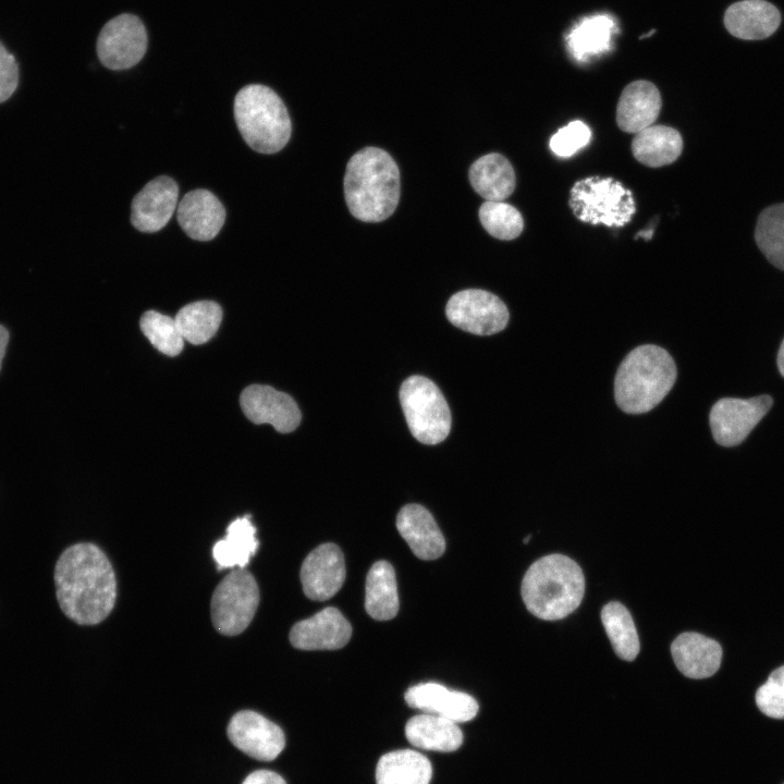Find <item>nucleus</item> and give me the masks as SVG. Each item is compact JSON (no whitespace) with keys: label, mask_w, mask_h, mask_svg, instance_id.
Here are the masks:
<instances>
[{"label":"nucleus","mask_w":784,"mask_h":784,"mask_svg":"<svg viewBox=\"0 0 784 784\" xmlns=\"http://www.w3.org/2000/svg\"><path fill=\"white\" fill-rule=\"evenodd\" d=\"M242 784H286V782L273 771L257 770L248 774Z\"/></svg>","instance_id":"nucleus-38"},{"label":"nucleus","mask_w":784,"mask_h":784,"mask_svg":"<svg viewBox=\"0 0 784 784\" xmlns=\"http://www.w3.org/2000/svg\"><path fill=\"white\" fill-rule=\"evenodd\" d=\"M616 30V22L609 14L584 17L567 34V50L576 61H587L611 49L612 37Z\"/></svg>","instance_id":"nucleus-25"},{"label":"nucleus","mask_w":784,"mask_h":784,"mask_svg":"<svg viewBox=\"0 0 784 784\" xmlns=\"http://www.w3.org/2000/svg\"><path fill=\"white\" fill-rule=\"evenodd\" d=\"M257 548L256 528L247 515L229 525L225 537L215 543L212 555L218 569L244 568Z\"/></svg>","instance_id":"nucleus-29"},{"label":"nucleus","mask_w":784,"mask_h":784,"mask_svg":"<svg viewBox=\"0 0 784 784\" xmlns=\"http://www.w3.org/2000/svg\"><path fill=\"white\" fill-rule=\"evenodd\" d=\"M468 177L475 192L486 200L502 201L515 189V172L502 155L491 152L478 158L469 168Z\"/></svg>","instance_id":"nucleus-23"},{"label":"nucleus","mask_w":784,"mask_h":784,"mask_svg":"<svg viewBox=\"0 0 784 784\" xmlns=\"http://www.w3.org/2000/svg\"><path fill=\"white\" fill-rule=\"evenodd\" d=\"M182 230L193 240L210 241L218 235L225 209L218 197L207 189H194L184 195L176 212Z\"/></svg>","instance_id":"nucleus-18"},{"label":"nucleus","mask_w":784,"mask_h":784,"mask_svg":"<svg viewBox=\"0 0 784 784\" xmlns=\"http://www.w3.org/2000/svg\"><path fill=\"white\" fill-rule=\"evenodd\" d=\"M682 150L679 132L665 125H651L636 133L632 142V152L636 160L651 168L673 163Z\"/></svg>","instance_id":"nucleus-26"},{"label":"nucleus","mask_w":784,"mask_h":784,"mask_svg":"<svg viewBox=\"0 0 784 784\" xmlns=\"http://www.w3.org/2000/svg\"><path fill=\"white\" fill-rule=\"evenodd\" d=\"M405 735L413 746L425 750L452 752L463 744V733L455 722L431 713L411 718Z\"/></svg>","instance_id":"nucleus-24"},{"label":"nucleus","mask_w":784,"mask_h":784,"mask_svg":"<svg viewBox=\"0 0 784 784\" xmlns=\"http://www.w3.org/2000/svg\"><path fill=\"white\" fill-rule=\"evenodd\" d=\"M259 604L255 577L244 568H234L216 587L211 598V620L222 635L241 634L252 622Z\"/></svg>","instance_id":"nucleus-8"},{"label":"nucleus","mask_w":784,"mask_h":784,"mask_svg":"<svg viewBox=\"0 0 784 784\" xmlns=\"http://www.w3.org/2000/svg\"><path fill=\"white\" fill-rule=\"evenodd\" d=\"M755 241L768 261L784 271V203L771 205L759 213Z\"/></svg>","instance_id":"nucleus-32"},{"label":"nucleus","mask_w":784,"mask_h":784,"mask_svg":"<svg viewBox=\"0 0 784 784\" xmlns=\"http://www.w3.org/2000/svg\"><path fill=\"white\" fill-rule=\"evenodd\" d=\"M179 197L176 182L166 175L148 182L132 201L131 222L140 232L161 230L174 213Z\"/></svg>","instance_id":"nucleus-15"},{"label":"nucleus","mask_w":784,"mask_h":784,"mask_svg":"<svg viewBox=\"0 0 784 784\" xmlns=\"http://www.w3.org/2000/svg\"><path fill=\"white\" fill-rule=\"evenodd\" d=\"M773 404L769 395L747 400L724 397L711 408L709 415L713 439L723 446L742 443Z\"/></svg>","instance_id":"nucleus-11"},{"label":"nucleus","mask_w":784,"mask_h":784,"mask_svg":"<svg viewBox=\"0 0 784 784\" xmlns=\"http://www.w3.org/2000/svg\"><path fill=\"white\" fill-rule=\"evenodd\" d=\"M19 85V65L12 53L0 41V103L15 93Z\"/></svg>","instance_id":"nucleus-37"},{"label":"nucleus","mask_w":784,"mask_h":784,"mask_svg":"<svg viewBox=\"0 0 784 784\" xmlns=\"http://www.w3.org/2000/svg\"><path fill=\"white\" fill-rule=\"evenodd\" d=\"M57 599L63 613L81 625H95L112 611L117 580L106 554L94 543H76L54 568Z\"/></svg>","instance_id":"nucleus-1"},{"label":"nucleus","mask_w":784,"mask_h":784,"mask_svg":"<svg viewBox=\"0 0 784 784\" xmlns=\"http://www.w3.org/2000/svg\"><path fill=\"white\" fill-rule=\"evenodd\" d=\"M520 591L531 614L546 621L561 620L579 607L585 578L575 561L563 554H550L529 566Z\"/></svg>","instance_id":"nucleus-3"},{"label":"nucleus","mask_w":784,"mask_h":784,"mask_svg":"<svg viewBox=\"0 0 784 784\" xmlns=\"http://www.w3.org/2000/svg\"><path fill=\"white\" fill-rule=\"evenodd\" d=\"M777 367L780 373L784 377V340L782 341L777 353Z\"/></svg>","instance_id":"nucleus-40"},{"label":"nucleus","mask_w":784,"mask_h":784,"mask_svg":"<svg viewBox=\"0 0 784 784\" xmlns=\"http://www.w3.org/2000/svg\"><path fill=\"white\" fill-rule=\"evenodd\" d=\"M661 106L660 91L651 82H632L623 89L617 102V126L623 132L636 134L653 125Z\"/></svg>","instance_id":"nucleus-21"},{"label":"nucleus","mask_w":784,"mask_h":784,"mask_svg":"<svg viewBox=\"0 0 784 784\" xmlns=\"http://www.w3.org/2000/svg\"><path fill=\"white\" fill-rule=\"evenodd\" d=\"M756 703L767 716L784 719V665L773 671L758 688Z\"/></svg>","instance_id":"nucleus-35"},{"label":"nucleus","mask_w":784,"mask_h":784,"mask_svg":"<svg viewBox=\"0 0 784 784\" xmlns=\"http://www.w3.org/2000/svg\"><path fill=\"white\" fill-rule=\"evenodd\" d=\"M601 621L616 656L633 661L640 646L629 611L620 602H609L601 610Z\"/></svg>","instance_id":"nucleus-31"},{"label":"nucleus","mask_w":784,"mask_h":784,"mask_svg":"<svg viewBox=\"0 0 784 784\" xmlns=\"http://www.w3.org/2000/svg\"><path fill=\"white\" fill-rule=\"evenodd\" d=\"M671 653L678 671L695 679L712 676L722 660L718 641L693 632L678 635L671 645Z\"/></svg>","instance_id":"nucleus-22"},{"label":"nucleus","mask_w":784,"mask_h":784,"mask_svg":"<svg viewBox=\"0 0 784 784\" xmlns=\"http://www.w3.org/2000/svg\"><path fill=\"white\" fill-rule=\"evenodd\" d=\"M139 323L145 336L158 351L168 356H176L182 352L185 340L173 318L148 310Z\"/></svg>","instance_id":"nucleus-34"},{"label":"nucleus","mask_w":784,"mask_h":784,"mask_svg":"<svg viewBox=\"0 0 784 784\" xmlns=\"http://www.w3.org/2000/svg\"><path fill=\"white\" fill-rule=\"evenodd\" d=\"M365 609L377 621L391 620L399 611L395 572L387 561L376 562L367 574Z\"/></svg>","instance_id":"nucleus-28"},{"label":"nucleus","mask_w":784,"mask_h":784,"mask_svg":"<svg viewBox=\"0 0 784 784\" xmlns=\"http://www.w3.org/2000/svg\"><path fill=\"white\" fill-rule=\"evenodd\" d=\"M228 736L241 751L261 761L273 760L285 746L281 727L250 710L240 711L231 718Z\"/></svg>","instance_id":"nucleus-12"},{"label":"nucleus","mask_w":784,"mask_h":784,"mask_svg":"<svg viewBox=\"0 0 784 784\" xmlns=\"http://www.w3.org/2000/svg\"><path fill=\"white\" fill-rule=\"evenodd\" d=\"M591 138L590 128L581 121H572L560 128L550 139V149L559 157H571L585 147Z\"/></svg>","instance_id":"nucleus-36"},{"label":"nucleus","mask_w":784,"mask_h":784,"mask_svg":"<svg viewBox=\"0 0 784 784\" xmlns=\"http://www.w3.org/2000/svg\"><path fill=\"white\" fill-rule=\"evenodd\" d=\"M781 24L779 9L765 0H740L724 13L727 32L743 40H761L775 33Z\"/></svg>","instance_id":"nucleus-20"},{"label":"nucleus","mask_w":784,"mask_h":784,"mask_svg":"<svg viewBox=\"0 0 784 784\" xmlns=\"http://www.w3.org/2000/svg\"><path fill=\"white\" fill-rule=\"evenodd\" d=\"M400 401L415 439L424 444H437L446 439L451 413L436 383L422 376H412L401 385Z\"/></svg>","instance_id":"nucleus-6"},{"label":"nucleus","mask_w":784,"mask_h":784,"mask_svg":"<svg viewBox=\"0 0 784 784\" xmlns=\"http://www.w3.org/2000/svg\"><path fill=\"white\" fill-rule=\"evenodd\" d=\"M400 171L383 149L366 147L354 154L344 175V196L351 213L365 222H380L396 209Z\"/></svg>","instance_id":"nucleus-2"},{"label":"nucleus","mask_w":784,"mask_h":784,"mask_svg":"<svg viewBox=\"0 0 784 784\" xmlns=\"http://www.w3.org/2000/svg\"><path fill=\"white\" fill-rule=\"evenodd\" d=\"M478 216L485 230L499 240H514L524 229L520 212L503 201H485L479 208Z\"/></svg>","instance_id":"nucleus-33"},{"label":"nucleus","mask_w":784,"mask_h":784,"mask_svg":"<svg viewBox=\"0 0 784 784\" xmlns=\"http://www.w3.org/2000/svg\"><path fill=\"white\" fill-rule=\"evenodd\" d=\"M396 528L417 558L436 560L443 554L444 537L430 512L422 505L403 506L396 516Z\"/></svg>","instance_id":"nucleus-19"},{"label":"nucleus","mask_w":784,"mask_h":784,"mask_svg":"<svg viewBox=\"0 0 784 784\" xmlns=\"http://www.w3.org/2000/svg\"><path fill=\"white\" fill-rule=\"evenodd\" d=\"M676 376V365L664 348L640 345L627 354L617 369L614 380L616 404L627 414L649 412L670 392Z\"/></svg>","instance_id":"nucleus-4"},{"label":"nucleus","mask_w":784,"mask_h":784,"mask_svg":"<svg viewBox=\"0 0 784 784\" xmlns=\"http://www.w3.org/2000/svg\"><path fill=\"white\" fill-rule=\"evenodd\" d=\"M147 49V33L135 15L121 14L105 24L97 39V54L110 70H126L137 64Z\"/></svg>","instance_id":"nucleus-10"},{"label":"nucleus","mask_w":784,"mask_h":784,"mask_svg":"<svg viewBox=\"0 0 784 784\" xmlns=\"http://www.w3.org/2000/svg\"><path fill=\"white\" fill-rule=\"evenodd\" d=\"M243 413L254 424H270L282 433L295 430L301 422V412L286 393L269 385L252 384L240 396Z\"/></svg>","instance_id":"nucleus-13"},{"label":"nucleus","mask_w":784,"mask_h":784,"mask_svg":"<svg viewBox=\"0 0 784 784\" xmlns=\"http://www.w3.org/2000/svg\"><path fill=\"white\" fill-rule=\"evenodd\" d=\"M352 627L335 608H324L297 622L290 630L292 646L301 650H335L351 639Z\"/></svg>","instance_id":"nucleus-16"},{"label":"nucleus","mask_w":784,"mask_h":784,"mask_svg":"<svg viewBox=\"0 0 784 784\" xmlns=\"http://www.w3.org/2000/svg\"><path fill=\"white\" fill-rule=\"evenodd\" d=\"M345 561L341 549L334 543L315 548L304 560L301 581L304 593L315 601L333 597L345 579Z\"/></svg>","instance_id":"nucleus-14"},{"label":"nucleus","mask_w":784,"mask_h":784,"mask_svg":"<svg viewBox=\"0 0 784 784\" xmlns=\"http://www.w3.org/2000/svg\"><path fill=\"white\" fill-rule=\"evenodd\" d=\"M568 204L580 221L608 226H623L636 212L632 192L612 177L590 176L576 182Z\"/></svg>","instance_id":"nucleus-7"},{"label":"nucleus","mask_w":784,"mask_h":784,"mask_svg":"<svg viewBox=\"0 0 784 784\" xmlns=\"http://www.w3.org/2000/svg\"><path fill=\"white\" fill-rule=\"evenodd\" d=\"M9 342V332L8 330L0 324V369H1V363L5 354V348Z\"/></svg>","instance_id":"nucleus-39"},{"label":"nucleus","mask_w":784,"mask_h":784,"mask_svg":"<svg viewBox=\"0 0 784 784\" xmlns=\"http://www.w3.org/2000/svg\"><path fill=\"white\" fill-rule=\"evenodd\" d=\"M652 234H653V231H652V230H650V231H648V232L640 231V232L636 235V237L642 236L645 240H649V238H651Z\"/></svg>","instance_id":"nucleus-41"},{"label":"nucleus","mask_w":784,"mask_h":784,"mask_svg":"<svg viewBox=\"0 0 784 784\" xmlns=\"http://www.w3.org/2000/svg\"><path fill=\"white\" fill-rule=\"evenodd\" d=\"M445 314L453 326L477 335L502 331L510 318L505 304L497 295L479 289L455 293L448 301Z\"/></svg>","instance_id":"nucleus-9"},{"label":"nucleus","mask_w":784,"mask_h":784,"mask_svg":"<svg viewBox=\"0 0 784 784\" xmlns=\"http://www.w3.org/2000/svg\"><path fill=\"white\" fill-rule=\"evenodd\" d=\"M234 118L244 140L257 152H278L291 137L292 124L285 105L267 86L243 87L234 99Z\"/></svg>","instance_id":"nucleus-5"},{"label":"nucleus","mask_w":784,"mask_h":784,"mask_svg":"<svg viewBox=\"0 0 784 784\" xmlns=\"http://www.w3.org/2000/svg\"><path fill=\"white\" fill-rule=\"evenodd\" d=\"M432 767L428 758L412 749L383 755L376 768L377 784H429Z\"/></svg>","instance_id":"nucleus-27"},{"label":"nucleus","mask_w":784,"mask_h":784,"mask_svg":"<svg viewBox=\"0 0 784 784\" xmlns=\"http://www.w3.org/2000/svg\"><path fill=\"white\" fill-rule=\"evenodd\" d=\"M174 320L185 341L199 345L208 342L218 331L222 309L212 301H199L182 307Z\"/></svg>","instance_id":"nucleus-30"},{"label":"nucleus","mask_w":784,"mask_h":784,"mask_svg":"<svg viewBox=\"0 0 784 784\" xmlns=\"http://www.w3.org/2000/svg\"><path fill=\"white\" fill-rule=\"evenodd\" d=\"M406 703L425 713L436 714L455 723L473 720L479 709L470 695L450 690L438 683H421L409 687L404 695Z\"/></svg>","instance_id":"nucleus-17"}]
</instances>
